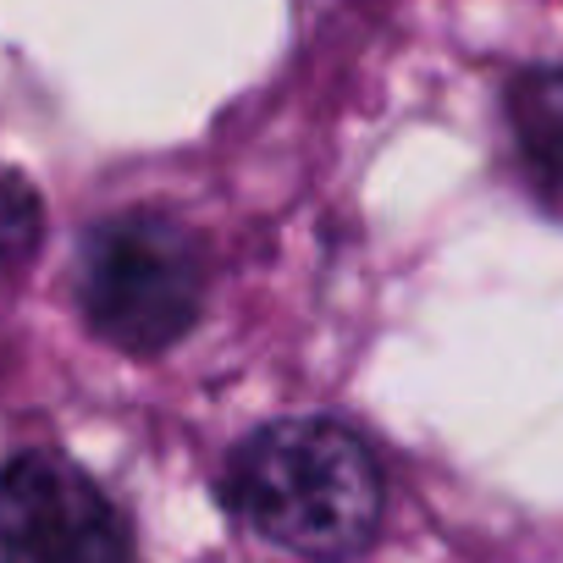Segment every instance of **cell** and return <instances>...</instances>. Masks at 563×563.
<instances>
[{
    "instance_id": "obj_3",
    "label": "cell",
    "mask_w": 563,
    "mask_h": 563,
    "mask_svg": "<svg viewBox=\"0 0 563 563\" xmlns=\"http://www.w3.org/2000/svg\"><path fill=\"white\" fill-rule=\"evenodd\" d=\"M0 563H139L111 492L62 453L0 464Z\"/></svg>"
},
{
    "instance_id": "obj_5",
    "label": "cell",
    "mask_w": 563,
    "mask_h": 563,
    "mask_svg": "<svg viewBox=\"0 0 563 563\" xmlns=\"http://www.w3.org/2000/svg\"><path fill=\"white\" fill-rule=\"evenodd\" d=\"M45 232L40 199L18 172H0V265H18Z\"/></svg>"
},
{
    "instance_id": "obj_2",
    "label": "cell",
    "mask_w": 563,
    "mask_h": 563,
    "mask_svg": "<svg viewBox=\"0 0 563 563\" xmlns=\"http://www.w3.org/2000/svg\"><path fill=\"white\" fill-rule=\"evenodd\" d=\"M210 294V265L194 232L161 210H122L89 227L78 254V305L100 343L122 354L177 349Z\"/></svg>"
},
{
    "instance_id": "obj_4",
    "label": "cell",
    "mask_w": 563,
    "mask_h": 563,
    "mask_svg": "<svg viewBox=\"0 0 563 563\" xmlns=\"http://www.w3.org/2000/svg\"><path fill=\"white\" fill-rule=\"evenodd\" d=\"M508 122L525 166L563 188V67H530L508 89Z\"/></svg>"
},
{
    "instance_id": "obj_1",
    "label": "cell",
    "mask_w": 563,
    "mask_h": 563,
    "mask_svg": "<svg viewBox=\"0 0 563 563\" xmlns=\"http://www.w3.org/2000/svg\"><path fill=\"white\" fill-rule=\"evenodd\" d=\"M221 497L271 547L321 563L365 552L387 519V475L371 442L327 415L249 431L221 470Z\"/></svg>"
}]
</instances>
